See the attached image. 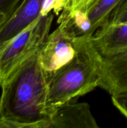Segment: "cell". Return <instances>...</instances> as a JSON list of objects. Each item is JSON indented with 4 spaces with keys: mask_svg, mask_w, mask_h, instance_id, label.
<instances>
[{
    "mask_svg": "<svg viewBox=\"0 0 127 128\" xmlns=\"http://www.w3.org/2000/svg\"><path fill=\"white\" fill-rule=\"evenodd\" d=\"M39 52L1 86L0 128H49L48 75L40 64Z\"/></svg>",
    "mask_w": 127,
    "mask_h": 128,
    "instance_id": "1",
    "label": "cell"
},
{
    "mask_svg": "<svg viewBox=\"0 0 127 128\" xmlns=\"http://www.w3.org/2000/svg\"><path fill=\"white\" fill-rule=\"evenodd\" d=\"M99 87L110 95L127 92V50L103 58Z\"/></svg>",
    "mask_w": 127,
    "mask_h": 128,
    "instance_id": "8",
    "label": "cell"
},
{
    "mask_svg": "<svg viewBox=\"0 0 127 128\" xmlns=\"http://www.w3.org/2000/svg\"><path fill=\"white\" fill-rule=\"evenodd\" d=\"M9 18V16L3 12H0V27L5 22V21Z\"/></svg>",
    "mask_w": 127,
    "mask_h": 128,
    "instance_id": "15",
    "label": "cell"
},
{
    "mask_svg": "<svg viewBox=\"0 0 127 128\" xmlns=\"http://www.w3.org/2000/svg\"><path fill=\"white\" fill-rule=\"evenodd\" d=\"M70 5V0H44L41 14L46 15L50 12L58 15L64 9Z\"/></svg>",
    "mask_w": 127,
    "mask_h": 128,
    "instance_id": "10",
    "label": "cell"
},
{
    "mask_svg": "<svg viewBox=\"0 0 127 128\" xmlns=\"http://www.w3.org/2000/svg\"><path fill=\"white\" fill-rule=\"evenodd\" d=\"M70 4H71V3H72V1H73V0H70Z\"/></svg>",
    "mask_w": 127,
    "mask_h": 128,
    "instance_id": "16",
    "label": "cell"
},
{
    "mask_svg": "<svg viewBox=\"0 0 127 128\" xmlns=\"http://www.w3.org/2000/svg\"><path fill=\"white\" fill-rule=\"evenodd\" d=\"M112 96L113 105L127 118V92H121Z\"/></svg>",
    "mask_w": 127,
    "mask_h": 128,
    "instance_id": "12",
    "label": "cell"
},
{
    "mask_svg": "<svg viewBox=\"0 0 127 128\" xmlns=\"http://www.w3.org/2000/svg\"><path fill=\"white\" fill-rule=\"evenodd\" d=\"M123 0H95L84 13L62 11L72 31L77 36L93 35L105 25L112 11Z\"/></svg>",
    "mask_w": 127,
    "mask_h": 128,
    "instance_id": "5",
    "label": "cell"
},
{
    "mask_svg": "<svg viewBox=\"0 0 127 128\" xmlns=\"http://www.w3.org/2000/svg\"><path fill=\"white\" fill-rule=\"evenodd\" d=\"M44 0H22L0 27V48L27 28L41 16Z\"/></svg>",
    "mask_w": 127,
    "mask_h": 128,
    "instance_id": "7",
    "label": "cell"
},
{
    "mask_svg": "<svg viewBox=\"0 0 127 128\" xmlns=\"http://www.w3.org/2000/svg\"><path fill=\"white\" fill-rule=\"evenodd\" d=\"M92 41L103 58L127 50V22L105 24L94 32Z\"/></svg>",
    "mask_w": 127,
    "mask_h": 128,
    "instance_id": "9",
    "label": "cell"
},
{
    "mask_svg": "<svg viewBox=\"0 0 127 128\" xmlns=\"http://www.w3.org/2000/svg\"><path fill=\"white\" fill-rule=\"evenodd\" d=\"M95 1V0H73L70 6L65 9L70 11H77L84 13Z\"/></svg>",
    "mask_w": 127,
    "mask_h": 128,
    "instance_id": "14",
    "label": "cell"
},
{
    "mask_svg": "<svg viewBox=\"0 0 127 128\" xmlns=\"http://www.w3.org/2000/svg\"><path fill=\"white\" fill-rule=\"evenodd\" d=\"M123 22H127V0H123L112 11L105 24Z\"/></svg>",
    "mask_w": 127,
    "mask_h": 128,
    "instance_id": "11",
    "label": "cell"
},
{
    "mask_svg": "<svg viewBox=\"0 0 127 128\" xmlns=\"http://www.w3.org/2000/svg\"><path fill=\"white\" fill-rule=\"evenodd\" d=\"M92 36H83L73 58L47 74L46 108L49 117L57 106L99 87L103 57L95 47Z\"/></svg>",
    "mask_w": 127,
    "mask_h": 128,
    "instance_id": "2",
    "label": "cell"
},
{
    "mask_svg": "<svg viewBox=\"0 0 127 128\" xmlns=\"http://www.w3.org/2000/svg\"><path fill=\"white\" fill-rule=\"evenodd\" d=\"M97 128L96 120L86 102L72 100L57 106L50 115L49 128Z\"/></svg>",
    "mask_w": 127,
    "mask_h": 128,
    "instance_id": "6",
    "label": "cell"
},
{
    "mask_svg": "<svg viewBox=\"0 0 127 128\" xmlns=\"http://www.w3.org/2000/svg\"><path fill=\"white\" fill-rule=\"evenodd\" d=\"M53 19V12L42 15L0 48V87L22 64L41 50L49 34Z\"/></svg>",
    "mask_w": 127,
    "mask_h": 128,
    "instance_id": "3",
    "label": "cell"
},
{
    "mask_svg": "<svg viewBox=\"0 0 127 128\" xmlns=\"http://www.w3.org/2000/svg\"><path fill=\"white\" fill-rule=\"evenodd\" d=\"M22 0H0V12L11 16Z\"/></svg>",
    "mask_w": 127,
    "mask_h": 128,
    "instance_id": "13",
    "label": "cell"
},
{
    "mask_svg": "<svg viewBox=\"0 0 127 128\" xmlns=\"http://www.w3.org/2000/svg\"><path fill=\"white\" fill-rule=\"evenodd\" d=\"M58 22L59 26L49 34L39 52L40 64L47 74L73 58L83 37L76 36L64 21Z\"/></svg>",
    "mask_w": 127,
    "mask_h": 128,
    "instance_id": "4",
    "label": "cell"
}]
</instances>
